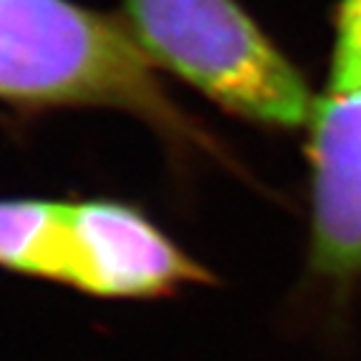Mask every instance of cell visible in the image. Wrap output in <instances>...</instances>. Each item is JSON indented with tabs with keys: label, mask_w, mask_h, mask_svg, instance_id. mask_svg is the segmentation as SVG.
<instances>
[{
	"label": "cell",
	"mask_w": 361,
	"mask_h": 361,
	"mask_svg": "<svg viewBox=\"0 0 361 361\" xmlns=\"http://www.w3.org/2000/svg\"><path fill=\"white\" fill-rule=\"evenodd\" d=\"M0 98L121 108L198 143L133 35L71 0H0Z\"/></svg>",
	"instance_id": "cell-1"
},
{
	"label": "cell",
	"mask_w": 361,
	"mask_h": 361,
	"mask_svg": "<svg viewBox=\"0 0 361 361\" xmlns=\"http://www.w3.org/2000/svg\"><path fill=\"white\" fill-rule=\"evenodd\" d=\"M126 16L148 61L226 111L274 128L311 121L304 75L238 0H126Z\"/></svg>",
	"instance_id": "cell-2"
},
{
	"label": "cell",
	"mask_w": 361,
	"mask_h": 361,
	"mask_svg": "<svg viewBox=\"0 0 361 361\" xmlns=\"http://www.w3.org/2000/svg\"><path fill=\"white\" fill-rule=\"evenodd\" d=\"M211 281L143 211L123 201L68 203L63 283L103 299H156Z\"/></svg>",
	"instance_id": "cell-3"
},
{
	"label": "cell",
	"mask_w": 361,
	"mask_h": 361,
	"mask_svg": "<svg viewBox=\"0 0 361 361\" xmlns=\"http://www.w3.org/2000/svg\"><path fill=\"white\" fill-rule=\"evenodd\" d=\"M309 126V271L341 291L361 281V78L329 83Z\"/></svg>",
	"instance_id": "cell-4"
},
{
	"label": "cell",
	"mask_w": 361,
	"mask_h": 361,
	"mask_svg": "<svg viewBox=\"0 0 361 361\" xmlns=\"http://www.w3.org/2000/svg\"><path fill=\"white\" fill-rule=\"evenodd\" d=\"M68 203L0 198V269L63 283Z\"/></svg>",
	"instance_id": "cell-5"
},
{
	"label": "cell",
	"mask_w": 361,
	"mask_h": 361,
	"mask_svg": "<svg viewBox=\"0 0 361 361\" xmlns=\"http://www.w3.org/2000/svg\"><path fill=\"white\" fill-rule=\"evenodd\" d=\"M361 78V0H341L331 83Z\"/></svg>",
	"instance_id": "cell-6"
}]
</instances>
